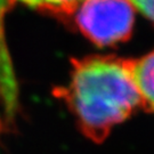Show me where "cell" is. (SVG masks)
<instances>
[{
    "mask_svg": "<svg viewBox=\"0 0 154 154\" xmlns=\"http://www.w3.org/2000/svg\"><path fill=\"white\" fill-rule=\"evenodd\" d=\"M86 137L102 143L140 106L129 60L88 56L72 61L70 82L57 89Z\"/></svg>",
    "mask_w": 154,
    "mask_h": 154,
    "instance_id": "cell-1",
    "label": "cell"
},
{
    "mask_svg": "<svg viewBox=\"0 0 154 154\" xmlns=\"http://www.w3.org/2000/svg\"><path fill=\"white\" fill-rule=\"evenodd\" d=\"M73 15L79 31L98 47L131 37L135 11L128 0H85Z\"/></svg>",
    "mask_w": 154,
    "mask_h": 154,
    "instance_id": "cell-2",
    "label": "cell"
},
{
    "mask_svg": "<svg viewBox=\"0 0 154 154\" xmlns=\"http://www.w3.org/2000/svg\"><path fill=\"white\" fill-rule=\"evenodd\" d=\"M13 4V0H0V105L7 122L14 121L20 110V90L5 33V17Z\"/></svg>",
    "mask_w": 154,
    "mask_h": 154,
    "instance_id": "cell-3",
    "label": "cell"
},
{
    "mask_svg": "<svg viewBox=\"0 0 154 154\" xmlns=\"http://www.w3.org/2000/svg\"><path fill=\"white\" fill-rule=\"evenodd\" d=\"M140 106L154 113V50L137 60H129Z\"/></svg>",
    "mask_w": 154,
    "mask_h": 154,
    "instance_id": "cell-4",
    "label": "cell"
},
{
    "mask_svg": "<svg viewBox=\"0 0 154 154\" xmlns=\"http://www.w3.org/2000/svg\"><path fill=\"white\" fill-rule=\"evenodd\" d=\"M56 16H72L85 0H13Z\"/></svg>",
    "mask_w": 154,
    "mask_h": 154,
    "instance_id": "cell-5",
    "label": "cell"
},
{
    "mask_svg": "<svg viewBox=\"0 0 154 154\" xmlns=\"http://www.w3.org/2000/svg\"><path fill=\"white\" fill-rule=\"evenodd\" d=\"M130 5L154 23V0H128Z\"/></svg>",
    "mask_w": 154,
    "mask_h": 154,
    "instance_id": "cell-6",
    "label": "cell"
}]
</instances>
